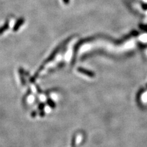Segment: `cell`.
Here are the masks:
<instances>
[{"instance_id": "cell-1", "label": "cell", "mask_w": 147, "mask_h": 147, "mask_svg": "<svg viewBox=\"0 0 147 147\" xmlns=\"http://www.w3.org/2000/svg\"><path fill=\"white\" fill-rule=\"evenodd\" d=\"M84 134L82 132H78L75 135L74 139L73 140V146L77 147L80 146L84 142Z\"/></svg>"}, {"instance_id": "cell-2", "label": "cell", "mask_w": 147, "mask_h": 147, "mask_svg": "<svg viewBox=\"0 0 147 147\" xmlns=\"http://www.w3.org/2000/svg\"><path fill=\"white\" fill-rule=\"evenodd\" d=\"M138 100L139 103L143 105L146 106L147 105V88L142 91L138 96Z\"/></svg>"}, {"instance_id": "cell-3", "label": "cell", "mask_w": 147, "mask_h": 147, "mask_svg": "<svg viewBox=\"0 0 147 147\" xmlns=\"http://www.w3.org/2000/svg\"><path fill=\"white\" fill-rule=\"evenodd\" d=\"M50 95H51V98L54 100V102H58L61 99L60 94L58 93H52L50 94Z\"/></svg>"}]
</instances>
